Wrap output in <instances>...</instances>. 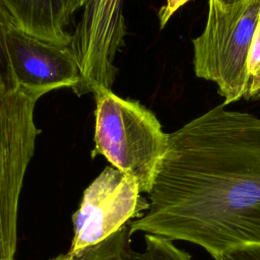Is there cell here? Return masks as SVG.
Instances as JSON below:
<instances>
[{
  "label": "cell",
  "mask_w": 260,
  "mask_h": 260,
  "mask_svg": "<svg viewBox=\"0 0 260 260\" xmlns=\"http://www.w3.org/2000/svg\"><path fill=\"white\" fill-rule=\"evenodd\" d=\"M10 64L18 85L48 92L70 87L73 91L81 75L68 46H61L31 36L14 23L7 32Z\"/></svg>",
  "instance_id": "obj_7"
},
{
  "label": "cell",
  "mask_w": 260,
  "mask_h": 260,
  "mask_svg": "<svg viewBox=\"0 0 260 260\" xmlns=\"http://www.w3.org/2000/svg\"><path fill=\"white\" fill-rule=\"evenodd\" d=\"M248 68L251 77H253L260 70V18L250 49Z\"/></svg>",
  "instance_id": "obj_12"
},
{
  "label": "cell",
  "mask_w": 260,
  "mask_h": 260,
  "mask_svg": "<svg viewBox=\"0 0 260 260\" xmlns=\"http://www.w3.org/2000/svg\"><path fill=\"white\" fill-rule=\"evenodd\" d=\"M190 0H167L166 4L158 10L159 27L164 28L175 12Z\"/></svg>",
  "instance_id": "obj_13"
},
{
  "label": "cell",
  "mask_w": 260,
  "mask_h": 260,
  "mask_svg": "<svg viewBox=\"0 0 260 260\" xmlns=\"http://www.w3.org/2000/svg\"><path fill=\"white\" fill-rule=\"evenodd\" d=\"M135 179L114 167H107L84 190L78 209L72 215L73 239L70 253L93 246L121 230L146 210Z\"/></svg>",
  "instance_id": "obj_6"
},
{
  "label": "cell",
  "mask_w": 260,
  "mask_h": 260,
  "mask_svg": "<svg viewBox=\"0 0 260 260\" xmlns=\"http://www.w3.org/2000/svg\"><path fill=\"white\" fill-rule=\"evenodd\" d=\"M68 1H69V11H70V14L72 15L75 12V10L83 7L86 0H68Z\"/></svg>",
  "instance_id": "obj_15"
},
{
  "label": "cell",
  "mask_w": 260,
  "mask_h": 260,
  "mask_svg": "<svg viewBox=\"0 0 260 260\" xmlns=\"http://www.w3.org/2000/svg\"><path fill=\"white\" fill-rule=\"evenodd\" d=\"M94 147L91 156H105L112 167L135 179L148 193L168 144V133L155 115L140 103L111 89L96 91Z\"/></svg>",
  "instance_id": "obj_2"
},
{
  "label": "cell",
  "mask_w": 260,
  "mask_h": 260,
  "mask_svg": "<svg viewBox=\"0 0 260 260\" xmlns=\"http://www.w3.org/2000/svg\"><path fill=\"white\" fill-rule=\"evenodd\" d=\"M215 1H216L221 7L228 8V7L233 6V5L239 3V2H241V1H243V0H215Z\"/></svg>",
  "instance_id": "obj_16"
},
{
  "label": "cell",
  "mask_w": 260,
  "mask_h": 260,
  "mask_svg": "<svg viewBox=\"0 0 260 260\" xmlns=\"http://www.w3.org/2000/svg\"><path fill=\"white\" fill-rule=\"evenodd\" d=\"M48 91L19 85L0 95V260H13L17 243L20 191L36 140L38 100Z\"/></svg>",
  "instance_id": "obj_4"
},
{
  "label": "cell",
  "mask_w": 260,
  "mask_h": 260,
  "mask_svg": "<svg viewBox=\"0 0 260 260\" xmlns=\"http://www.w3.org/2000/svg\"><path fill=\"white\" fill-rule=\"evenodd\" d=\"M16 23L8 9L0 0V95L8 94L18 88L7 49V32Z\"/></svg>",
  "instance_id": "obj_10"
},
{
  "label": "cell",
  "mask_w": 260,
  "mask_h": 260,
  "mask_svg": "<svg viewBox=\"0 0 260 260\" xmlns=\"http://www.w3.org/2000/svg\"><path fill=\"white\" fill-rule=\"evenodd\" d=\"M25 32L61 46H68L71 35L66 26L70 21L68 0H1Z\"/></svg>",
  "instance_id": "obj_8"
},
{
  "label": "cell",
  "mask_w": 260,
  "mask_h": 260,
  "mask_svg": "<svg viewBox=\"0 0 260 260\" xmlns=\"http://www.w3.org/2000/svg\"><path fill=\"white\" fill-rule=\"evenodd\" d=\"M214 260H260V245L237 248L217 256Z\"/></svg>",
  "instance_id": "obj_11"
},
{
  "label": "cell",
  "mask_w": 260,
  "mask_h": 260,
  "mask_svg": "<svg viewBox=\"0 0 260 260\" xmlns=\"http://www.w3.org/2000/svg\"><path fill=\"white\" fill-rule=\"evenodd\" d=\"M260 98V70L250 79L249 86L245 99H259Z\"/></svg>",
  "instance_id": "obj_14"
},
{
  "label": "cell",
  "mask_w": 260,
  "mask_h": 260,
  "mask_svg": "<svg viewBox=\"0 0 260 260\" xmlns=\"http://www.w3.org/2000/svg\"><path fill=\"white\" fill-rule=\"evenodd\" d=\"M260 18V0H243L228 8L208 0L206 23L192 40L195 75L212 81L224 106L245 98L253 37Z\"/></svg>",
  "instance_id": "obj_3"
},
{
  "label": "cell",
  "mask_w": 260,
  "mask_h": 260,
  "mask_svg": "<svg viewBox=\"0 0 260 260\" xmlns=\"http://www.w3.org/2000/svg\"><path fill=\"white\" fill-rule=\"evenodd\" d=\"M130 238L123 248V260H193L192 256L178 248L172 240L151 234L144 235L145 248L138 252L131 248Z\"/></svg>",
  "instance_id": "obj_9"
},
{
  "label": "cell",
  "mask_w": 260,
  "mask_h": 260,
  "mask_svg": "<svg viewBox=\"0 0 260 260\" xmlns=\"http://www.w3.org/2000/svg\"><path fill=\"white\" fill-rule=\"evenodd\" d=\"M124 0H86L68 45L78 65L77 95L111 89L117 74L116 55L126 34Z\"/></svg>",
  "instance_id": "obj_5"
},
{
  "label": "cell",
  "mask_w": 260,
  "mask_h": 260,
  "mask_svg": "<svg viewBox=\"0 0 260 260\" xmlns=\"http://www.w3.org/2000/svg\"><path fill=\"white\" fill-rule=\"evenodd\" d=\"M214 107L168 133L143 232L185 241L214 258L260 245V117Z\"/></svg>",
  "instance_id": "obj_1"
}]
</instances>
